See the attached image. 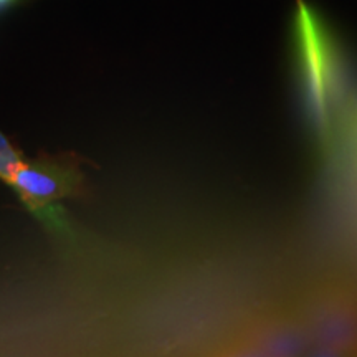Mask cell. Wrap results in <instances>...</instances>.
<instances>
[{"instance_id":"7a4b0ae2","label":"cell","mask_w":357,"mask_h":357,"mask_svg":"<svg viewBox=\"0 0 357 357\" xmlns=\"http://www.w3.org/2000/svg\"><path fill=\"white\" fill-rule=\"evenodd\" d=\"M7 185L20 202L53 234L70 235L63 200L84 194V176L77 155H38L22 160Z\"/></svg>"},{"instance_id":"3957f363","label":"cell","mask_w":357,"mask_h":357,"mask_svg":"<svg viewBox=\"0 0 357 357\" xmlns=\"http://www.w3.org/2000/svg\"><path fill=\"white\" fill-rule=\"evenodd\" d=\"M310 354L357 356V280L336 276L312 287L296 306Z\"/></svg>"},{"instance_id":"277c9868","label":"cell","mask_w":357,"mask_h":357,"mask_svg":"<svg viewBox=\"0 0 357 357\" xmlns=\"http://www.w3.org/2000/svg\"><path fill=\"white\" fill-rule=\"evenodd\" d=\"M306 352H310V342L296 307L260 312L245 321L218 346V354L225 356L276 357Z\"/></svg>"},{"instance_id":"5b68a950","label":"cell","mask_w":357,"mask_h":357,"mask_svg":"<svg viewBox=\"0 0 357 357\" xmlns=\"http://www.w3.org/2000/svg\"><path fill=\"white\" fill-rule=\"evenodd\" d=\"M22 160H24V155L20 154V151L15 146H12L10 141L0 132V181L7 184L12 172L15 171V167Z\"/></svg>"},{"instance_id":"6da1fadb","label":"cell","mask_w":357,"mask_h":357,"mask_svg":"<svg viewBox=\"0 0 357 357\" xmlns=\"http://www.w3.org/2000/svg\"><path fill=\"white\" fill-rule=\"evenodd\" d=\"M300 91L306 121L321 153L334 149L344 102L342 75L331 40L310 8L298 10Z\"/></svg>"},{"instance_id":"8992f818","label":"cell","mask_w":357,"mask_h":357,"mask_svg":"<svg viewBox=\"0 0 357 357\" xmlns=\"http://www.w3.org/2000/svg\"><path fill=\"white\" fill-rule=\"evenodd\" d=\"M7 2H10V0H0V3H7Z\"/></svg>"}]
</instances>
